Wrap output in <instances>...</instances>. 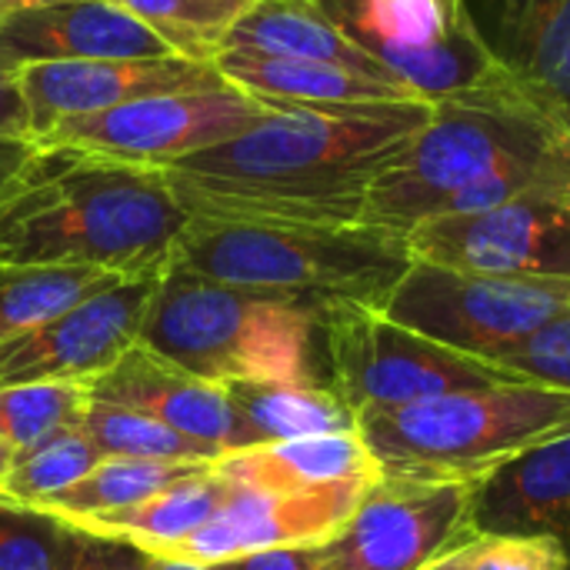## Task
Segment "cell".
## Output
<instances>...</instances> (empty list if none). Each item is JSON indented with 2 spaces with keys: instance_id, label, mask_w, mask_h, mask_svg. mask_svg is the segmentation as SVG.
<instances>
[{
  "instance_id": "obj_1",
  "label": "cell",
  "mask_w": 570,
  "mask_h": 570,
  "mask_svg": "<svg viewBox=\"0 0 570 570\" xmlns=\"http://www.w3.org/2000/svg\"><path fill=\"white\" fill-rule=\"evenodd\" d=\"M247 134L160 167L190 217L361 224L367 187L431 120L434 104L314 107L271 100Z\"/></svg>"
},
{
  "instance_id": "obj_2",
  "label": "cell",
  "mask_w": 570,
  "mask_h": 570,
  "mask_svg": "<svg viewBox=\"0 0 570 570\" xmlns=\"http://www.w3.org/2000/svg\"><path fill=\"white\" fill-rule=\"evenodd\" d=\"M187 220L164 170L37 144V157L0 200V264L160 277Z\"/></svg>"
},
{
  "instance_id": "obj_3",
  "label": "cell",
  "mask_w": 570,
  "mask_h": 570,
  "mask_svg": "<svg viewBox=\"0 0 570 570\" xmlns=\"http://www.w3.org/2000/svg\"><path fill=\"white\" fill-rule=\"evenodd\" d=\"M561 167H570V127L508 80L438 100L414 144L367 187L361 224L407 237L468 187Z\"/></svg>"
},
{
  "instance_id": "obj_4",
  "label": "cell",
  "mask_w": 570,
  "mask_h": 570,
  "mask_svg": "<svg viewBox=\"0 0 570 570\" xmlns=\"http://www.w3.org/2000/svg\"><path fill=\"white\" fill-rule=\"evenodd\" d=\"M401 234L371 224H271L190 217L170 264L207 281L281 297L324 314L381 307L411 267Z\"/></svg>"
},
{
  "instance_id": "obj_5",
  "label": "cell",
  "mask_w": 570,
  "mask_h": 570,
  "mask_svg": "<svg viewBox=\"0 0 570 570\" xmlns=\"http://www.w3.org/2000/svg\"><path fill=\"white\" fill-rule=\"evenodd\" d=\"M137 344L217 387L317 384L314 311L227 287L174 264L157 281Z\"/></svg>"
},
{
  "instance_id": "obj_6",
  "label": "cell",
  "mask_w": 570,
  "mask_h": 570,
  "mask_svg": "<svg viewBox=\"0 0 570 570\" xmlns=\"http://www.w3.org/2000/svg\"><path fill=\"white\" fill-rule=\"evenodd\" d=\"M384 478L484 481L518 454L570 431V391L518 381L357 417Z\"/></svg>"
},
{
  "instance_id": "obj_7",
  "label": "cell",
  "mask_w": 570,
  "mask_h": 570,
  "mask_svg": "<svg viewBox=\"0 0 570 570\" xmlns=\"http://www.w3.org/2000/svg\"><path fill=\"white\" fill-rule=\"evenodd\" d=\"M314 381L364 417L444 394L518 384L521 377L401 327L374 307L341 304L317 314Z\"/></svg>"
},
{
  "instance_id": "obj_8",
  "label": "cell",
  "mask_w": 570,
  "mask_h": 570,
  "mask_svg": "<svg viewBox=\"0 0 570 570\" xmlns=\"http://www.w3.org/2000/svg\"><path fill=\"white\" fill-rule=\"evenodd\" d=\"M444 347L494 361L570 311V281L491 277L411 261L377 307Z\"/></svg>"
},
{
  "instance_id": "obj_9",
  "label": "cell",
  "mask_w": 570,
  "mask_h": 570,
  "mask_svg": "<svg viewBox=\"0 0 570 570\" xmlns=\"http://www.w3.org/2000/svg\"><path fill=\"white\" fill-rule=\"evenodd\" d=\"M357 47L421 100L438 104L508 83L464 0H314Z\"/></svg>"
},
{
  "instance_id": "obj_10",
  "label": "cell",
  "mask_w": 570,
  "mask_h": 570,
  "mask_svg": "<svg viewBox=\"0 0 570 570\" xmlns=\"http://www.w3.org/2000/svg\"><path fill=\"white\" fill-rule=\"evenodd\" d=\"M271 114V100H261L224 80L217 87L154 94L120 104L114 110L67 117L50 127L37 144L70 147L94 157L160 170L237 134H247Z\"/></svg>"
},
{
  "instance_id": "obj_11",
  "label": "cell",
  "mask_w": 570,
  "mask_h": 570,
  "mask_svg": "<svg viewBox=\"0 0 570 570\" xmlns=\"http://www.w3.org/2000/svg\"><path fill=\"white\" fill-rule=\"evenodd\" d=\"M481 481L381 478L324 544V570H434L474 534Z\"/></svg>"
},
{
  "instance_id": "obj_12",
  "label": "cell",
  "mask_w": 570,
  "mask_h": 570,
  "mask_svg": "<svg viewBox=\"0 0 570 570\" xmlns=\"http://www.w3.org/2000/svg\"><path fill=\"white\" fill-rule=\"evenodd\" d=\"M414 261L491 274L570 281V194H538L481 214L434 217L407 230Z\"/></svg>"
},
{
  "instance_id": "obj_13",
  "label": "cell",
  "mask_w": 570,
  "mask_h": 570,
  "mask_svg": "<svg viewBox=\"0 0 570 570\" xmlns=\"http://www.w3.org/2000/svg\"><path fill=\"white\" fill-rule=\"evenodd\" d=\"M160 277H127L53 321L0 344V387L77 381L110 371L137 341Z\"/></svg>"
},
{
  "instance_id": "obj_14",
  "label": "cell",
  "mask_w": 570,
  "mask_h": 570,
  "mask_svg": "<svg viewBox=\"0 0 570 570\" xmlns=\"http://www.w3.org/2000/svg\"><path fill=\"white\" fill-rule=\"evenodd\" d=\"M374 484L377 481H347L317 491H257L234 484L227 504L160 558L217 564L271 548L327 544L344 531Z\"/></svg>"
},
{
  "instance_id": "obj_15",
  "label": "cell",
  "mask_w": 570,
  "mask_h": 570,
  "mask_svg": "<svg viewBox=\"0 0 570 570\" xmlns=\"http://www.w3.org/2000/svg\"><path fill=\"white\" fill-rule=\"evenodd\" d=\"M224 77L214 63L187 57H150V60H53L20 67V87L30 107V130L40 140L50 127L67 117H87L114 110L120 104L217 87Z\"/></svg>"
},
{
  "instance_id": "obj_16",
  "label": "cell",
  "mask_w": 570,
  "mask_h": 570,
  "mask_svg": "<svg viewBox=\"0 0 570 570\" xmlns=\"http://www.w3.org/2000/svg\"><path fill=\"white\" fill-rule=\"evenodd\" d=\"M177 57L144 20L114 0H23L0 17V63Z\"/></svg>"
},
{
  "instance_id": "obj_17",
  "label": "cell",
  "mask_w": 570,
  "mask_h": 570,
  "mask_svg": "<svg viewBox=\"0 0 570 570\" xmlns=\"http://www.w3.org/2000/svg\"><path fill=\"white\" fill-rule=\"evenodd\" d=\"M94 401H110L140 411L180 438L217 448L220 454L247 451V434L224 387L200 381L177 364L134 344L110 371L87 384Z\"/></svg>"
},
{
  "instance_id": "obj_18",
  "label": "cell",
  "mask_w": 570,
  "mask_h": 570,
  "mask_svg": "<svg viewBox=\"0 0 570 570\" xmlns=\"http://www.w3.org/2000/svg\"><path fill=\"white\" fill-rule=\"evenodd\" d=\"M464 13L504 77L570 127V0H464Z\"/></svg>"
},
{
  "instance_id": "obj_19",
  "label": "cell",
  "mask_w": 570,
  "mask_h": 570,
  "mask_svg": "<svg viewBox=\"0 0 570 570\" xmlns=\"http://www.w3.org/2000/svg\"><path fill=\"white\" fill-rule=\"evenodd\" d=\"M474 534L570 541V431L491 471L474 498Z\"/></svg>"
},
{
  "instance_id": "obj_20",
  "label": "cell",
  "mask_w": 570,
  "mask_h": 570,
  "mask_svg": "<svg viewBox=\"0 0 570 570\" xmlns=\"http://www.w3.org/2000/svg\"><path fill=\"white\" fill-rule=\"evenodd\" d=\"M217 73L261 97L281 104H314V107H357V104H411L421 100L397 80L367 77L361 70L324 63V60H301V57H271V53H244L224 50L214 60Z\"/></svg>"
},
{
  "instance_id": "obj_21",
  "label": "cell",
  "mask_w": 570,
  "mask_h": 570,
  "mask_svg": "<svg viewBox=\"0 0 570 570\" xmlns=\"http://www.w3.org/2000/svg\"><path fill=\"white\" fill-rule=\"evenodd\" d=\"M217 471L230 484L257 491H317L331 484L384 478L361 431H337L230 451L217 461Z\"/></svg>"
},
{
  "instance_id": "obj_22",
  "label": "cell",
  "mask_w": 570,
  "mask_h": 570,
  "mask_svg": "<svg viewBox=\"0 0 570 570\" xmlns=\"http://www.w3.org/2000/svg\"><path fill=\"white\" fill-rule=\"evenodd\" d=\"M224 50L324 60L361 70L367 77L397 80L364 47H357L314 0H257L227 33Z\"/></svg>"
},
{
  "instance_id": "obj_23",
  "label": "cell",
  "mask_w": 570,
  "mask_h": 570,
  "mask_svg": "<svg viewBox=\"0 0 570 570\" xmlns=\"http://www.w3.org/2000/svg\"><path fill=\"white\" fill-rule=\"evenodd\" d=\"M230 491H234V484L214 464L210 471L184 478L134 508L77 524V531L124 538V541L150 551L154 558H160L164 551H170L174 544H180L184 538L200 531L227 504Z\"/></svg>"
},
{
  "instance_id": "obj_24",
  "label": "cell",
  "mask_w": 570,
  "mask_h": 570,
  "mask_svg": "<svg viewBox=\"0 0 570 570\" xmlns=\"http://www.w3.org/2000/svg\"><path fill=\"white\" fill-rule=\"evenodd\" d=\"M240 428L247 434V448L357 431V414L331 391L311 381L294 384H230L224 387Z\"/></svg>"
},
{
  "instance_id": "obj_25",
  "label": "cell",
  "mask_w": 570,
  "mask_h": 570,
  "mask_svg": "<svg viewBox=\"0 0 570 570\" xmlns=\"http://www.w3.org/2000/svg\"><path fill=\"white\" fill-rule=\"evenodd\" d=\"M214 464H184V461H134V458H104L83 481H77L70 491L43 501L33 511H43L50 518H60L63 524L77 528L94 518L117 514L124 508H134L164 488L194 478L200 471H210Z\"/></svg>"
},
{
  "instance_id": "obj_26",
  "label": "cell",
  "mask_w": 570,
  "mask_h": 570,
  "mask_svg": "<svg viewBox=\"0 0 570 570\" xmlns=\"http://www.w3.org/2000/svg\"><path fill=\"white\" fill-rule=\"evenodd\" d=\"M127 281L97 267L63 264H0V344L33 331L97 291Z\"/></svg>"
},
{
  "instance_id": "obj_27",
  "label": "cell",
  "mask_w": 570,
  "mask_h": 570,
  "mask_svg": "<svg viewBox=\"0 0 570 570\" xmlns=\"http://www.w3.org/2000/svg\"><path fill=\"white\" fill-rule=\"evenodd\" d=\"M83 434L97 448L100 458H134V461H184V464H217L224 454L217 448L197 444L190 438H180L167 424L110 404V401H94L87 404L83 414Z\"/></svg>"
},
{
  "instance_id": "obj_28",
  "label": "cell",
  "mask_w": 570,
  "mask_h": 570,
  "mask_svg": "<svg viewBox=\"0 0 570 570\" xmlns=\"http://www.w3.org/2000/svg\"><path fill=\"white\" fill-rule=\"evenodd\" d=\"M144 20L177 57L214 63L234 23L257 0H114Z\"/></svg>"
},
{
  "instance_id": "obj_29",
  "label": "cell",
  "mask_w": 570,
  "mask_h": 570,
  "mask_svg": "<svg viewBox=\"0 0 570 570\" xmlns=\"http://www.w3.org/2000/svg\"><path fill=\"white\" fill-rule=\"evenodd\" d=\"M104 458L83 434V428H70L53 434L50 441L17 454L0 478V501L17 508H40L43 501L70 491L83 481Z\"/></svg>"
},
{
  "instance_id": "obj_30",
  "label": "cell",
  "mask_w": 570,
  "mask_h": 570,
  "mask_svg": "<svg viewBox=\"0 0 570 570\" xmlns=\"http://www.w3.org/2000/svg\"><path fill=\"white\" fill-rule=\"evenodd\" d=\"M90 394L77 381L0 387V441L17 458L60 431L80 428Z\"/></svg>"
},
{
  "instance_id": "obj_31",
  "label": "cell",
  "mask_w": 570,
  "mask_h": 570,
  "mask_svg": "<svg viewBox=\"0 0 570 570\" xmlns=\"http://www.w3.org/2000/svg\"><path fill=\"white\" fill-rule=\"evenodd\" d=\"M77 538L60 518L0 501V570H67Z\"/></svg>"
},
{
  "instance_id": "obj_32",
  "label": "cell",
  "mask_w": 570,
  "mask_h": 570,
  "mask_svg": "<svg viewBox=\"0 0 570 570\" xmlns=\"http://www.w3.org/2000/svg\"><path fill=\"white\" fill-rule=\"evenodd\" d=\"M434 570H570V551L554 534H471Z\"/></svg>"
},
{
  "instance_id": "obj_33",
  "label": "cell",
  "mask_w": 570,
  "mask_h": 570,
  "mask_svg": "<svg viewBox=\"0 0 570 570\" xmlns=\"http://www.w3.org/2000/svg\"><path fill=\"white\" fill-rule=\"evenodd\" d=\"M494 364H501L521 381L570 391V311L548 321L518 347L494 357Z\"/></svg>"
},
{
  "instance_id": "obj_34",
  "label": "cell",
  "mask_w": 570,
  "mask_h": 570,
  "mask_svg": "<svg viewBox=\"0 0 570 570\" xmlns=\"http://www.w3.org/2000/svg\"><path fill=\"white\" fill-rule=\"evenodd\" d=\"M154 554L124 541V538H107V534H90L80 531L73 558L67 570H150Z\"/></svg>"
},
{
  "instance_id": "obj_35",
  "label": "cell",
  "mask_w": 570,
  "mask_h": 570,
  "mask_svg": "<svg viewBox=\"0 0 570 570\" xmlns=\"http://www.w3.org/2000/svg\"><path fill=\"white\" fill-rule=\"evenodd\" d=\"M210 570H324V544L314 548H271V551H254L240 558H227L217 564H207Z\"/></svg>"
},
{
  "instance_id": "obj_36",
  "label": "cell",
  "mask_w": 570,
  "mask_h": 570,
  "mask_svg": "<svg viewBox=\"0 0 570 570\" xmlns=\"http://www.w3.org/2000/svg\"><path fill=\"white\" fill-rule=\"evenodd\" d=\"M0 137H23L33 140L30 130V107L20 87V70L0 63Z\"/></svg>"
},
{
  "instance_id": "obj_37",
  "label": "cell",
  "mask_w": 570,
  "mask_h": 570,
  "mask_svg": "<svg viewBox=\"0 0 570 570\" xmlns=\"http://www.w3.org/2000/svg\"><path fill=\"white\" fill-rule=\"evenodd\" d=\"M37 157V140L23 137H0V200L17 187L30 160Z\"/></svg>"
},
{
  "instance_id": "obj_38",
  "label": "cell",
  "mask_w": 570,
  "mask_h": 570,
  "mask_svg": "<svg viewBox=\"0 0 570 570\" xmlns=\"http://www.w3.org/2000/svg\"><path fill=\"white\" fill-rule=\"evenodd\" d=\"M150 570H210L207 564H194V561H167V558H154Z\"/></svg>"
},
{
  "instance_id": "obj_39",
  "label": "cell",
  "mask_w": 570,
  "mask_h": 570,
  "mask_svg": "<svg viewBox=\"0 0 570 570\" xmlns=\"http://www.w3.org/2000/svg\"><path fill=\"white\" fill-rule=\"evenodd\" d=\"M10 461H13V454L3 448V441H0V478L7 474V468H10Z\"/></svg>"
},
{
  "instance_id": "obj_40",
  "label": "cell",
  "mask_w": 570,
  "mask_h": 570,
  "mask_svg": "<svg viewBox=\"0 0 570 570\" xmlns=\"http://www.w3.org/2000/svg\"><path fill=\"white\" fill-rule=\"evenodd\" d=\"M17 3H23V0H0V17H3L7 10H13Z\"/></svg>"
},
{
  "instance_id": "obj_41",
  "label": "cell",
  "mask_w": 570,
  "mask_h": 570,
  "mask_svg": "<svg viewBox=\"0 0 570 570\" xmlns=\"http://www.w3.org/2000/svg\"><path fill=\"white\" fill-rule=\"evenodd\" d=\"M568 551H570V541H568Z\"/></svg>"
}]
</instances>
